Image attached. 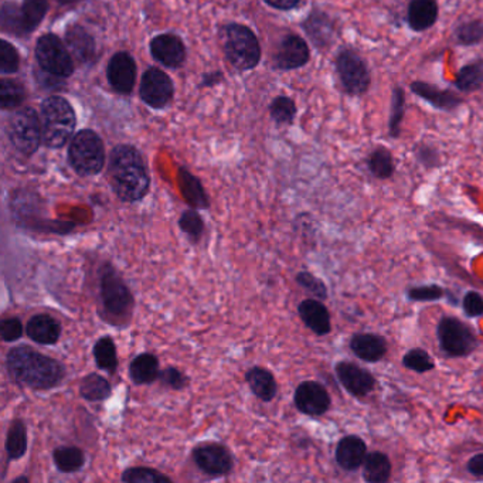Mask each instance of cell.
<instances>
[{"label":"cell","mask_w":483,"mask_h":483,"mask_svg":"<svg viewBox=\"0 0 483 483\" xmlns=\"http://www.w3.org/2000/svg\"><path fill=\"white\" fill-rule=\"evenodd\" d=\"M6 370L14 383L32 390H51L66 378V366L34 351L27 344L12 348L6 356Z\"/></svg>","instance_id":"6da1fadb"},{"label":"cell","mask_w":483,"mask_h":483,"mask_svg":"<svg viewBox=\"0 0 483 483\" xmlns=\"http://www.w3.org/2000/svg\"><path fill=\"white\" fill-rule=\"evenodd\" d=\"M108 180L114 193L123 202H140L150 192V173L145 160L133 146H116L111 152Z\"/></svg>","instance_id":"7a4b0ae2"},{"label":"cell","mask_w":483,"mask_h":483,"mask_svg":"<svg viewBox=\"0 0 483 483\" xmlns=\"http://www.w3.org/2000/svg\"><path fill=\"white\" fill-rule=\"evenodd\" d=\"M98 308L101 318L116 328L128 326L135 311L130 287L110 262H104L98 269Z\"/></svg>","instance_id":"3957f363"},{"label":"cell","mask_w":483,"mask_h":483,"mask_svg":"<svg viewBox=\"0 0 483 483\" xmlns=\"http://www.w3.org/2000/svg\"><path fill=\"white\" fill-rule=\"evenodd\" d=\"M76 113L63 96H49L41 104V130L43 142L49 148H61L76 130Z\"/></svg>","instance_id":"277c9868"},{"label":"cell","mask_w":483,"mask_h":483,"mask_svg":"<svg viewBox=\"0 0 483 483\" xmlns=\"http://www.w3.org/2000/svg\"><path fill=\"white\" fill-rule=\"evenodd\" d=\"M68 160L80 176H96L105 165V150L100 136L84 130L74 136L68 150Z\"/></svg>","instance_id":"5b68a950"},{"label":"cell","mask_w":483,"mask_h":483,"mask_svg":"<svg viewBox=\"0 0 483 483\" xmlns=\"http://www.w3.org/2000/svg\"><path fill=\"white\" fill-rule=\"evenodd\" d=\"M225 56L239 70H251L261 59V49L255 34L242 24H230L225 29Z\"/></svg>","instance_id":"8992f818"},{"label":"cell","mask_w":483,"mask_h":483,"mask_svg":"<svg viewBox=\"0 0 483 483\" xmlns=\"http://www.w3.org/2000/svg\"><path fill=\"white\" fill-rule=\"evenodd\" d=\"M437 339L441 351L450 358H467L478 348L475 331L453 316H443L438 322Z\"/></svg>","instance_id":"52a82bcc"},{"label":"cell","mask_w":483,"mask_h":483,"mask_svg":"<svg viewBox=\"0 0 483 483\" xmlns=\"http://www.w3.org/2000/svg\"><path fill=\"white\" fill-rule=\"evenodd\" d=\"M7 133L14 148L27 156L33 155L43 141L41 118L32 108H22L12 115Z\"/></svg>","instance_id":"ba28073f"},{"label":"cell","mask_w":483,"mask_h":483,"mask_svg":"<svg viewBox=\"0 0 483 483\" xmlns=\"http://www.w3.org/2000/svg\"><path fill=\"white\" fill-rule=\"evenodd\" d=\"M49 11L47 0H26L23 6L5 4L2 9V26L5 31L16 34L33 32Z\"/></svg>","instance_id":"9c48e42d"},{"label":"cell","mask_w":483,"mask_h":483,"mask_svg":"<svg viewBox=\"0 0 483 483\" xmlns=\"http://www.w3.org/2000/svg\"><path fill=\"white\" fill-rule=\"evenodd\" d=\"M36 59L44 73L54 77L71 76L74 71L73 59L66 46L54 34H46L37 41Z\"/></svg>","instance_id":"30bf717a"},{"label":"cell","mask_w":483,"mask_h":483,"mask_svg":"<svg viewBox=\"0 0 483 483\" xmlns=\"http://www.w3.org/2000/svg\"><path fill=\"white\" fill-rule=\"evenodd\" d=\"M193 462L205 475L212 478L227 477L234 469V458L223 443H200L192 451Z\"/></svg>","instance_id":"8fae6325"},{"label":"cell","mask_w":483,"mask_h":483,"mask_svg":"<svg viewBox=\"0 0 483 483\" xmlns=\"http://www.w3.org/2000/svg\"><path fill=\"white\" fill-rule=\"evenodd\" d=\"M336 70L341 77L344 90L351 96H363L370 87V71L359 54L343 50L336 59Z\"/></svg>","instance_id":"7c38bea8"},{"label":"cell","mask_w":483,"mask_h":483,"mask_svg":"<svg viewBox=\"0 0 483 483\" xmlns=\"http://www.w3.org/2000/svg\"><path fill=\"white\" fill-rule=\"evenodd\" d=\"M294 403L299 413L309 417H321L331 408L332 398L321 383L306 380L295 390Z\"/></svg>","instance_id":"4fadbf2b"},{"label":"cell","mask_w":483,"mask_h":483,"mask_svg":"<svg viewBox=\"0 0 483 483\" xmlns=\"http://www.w3.org/2000/svg\"><path fill=\"white\" fill-rule=\"evenodd\" d=\"M338 380L353 397L364 398L376 387V378L370 371L351 361H339L334 366Z\"/></svg>","instance_id":"5bb4252c"},{"label":"cell","mask_w":483,"mask_h":483,"mask_svg":"<svg viewBox=\"0 0 483 483\" xmlns=\"http://www.w3.org/2000/svg\"><path fill=\"white\" fill-rule=\"evenodd\" d=\"M173 83L159 68H150L142 77L141 98L153 108H163L172 100Z\"/></svg>","instance_id":"9a60e30c"},{"label":"cell","mask_w":483,"mask_h":483,"mask_svg":"<svg viewBox=\"0 0 483 483\" xmlns=\"http://www.w3.org/2000/svg\"><path fill=\"white\" fill-rule=\"evenodd\" d=\"M136 66L128 53H116L108 64V81L116 93L130 94L135 86Z\"/></svg>","instance_id":"2e32d148"},{"label":"cell","mask_w":483,"mask_h":483,"mask_svg":"<svg viewBox=\"0 0 483 483\" xmlns=\"http://www.w3.org/2000/svg\"><path fill=\"white\" fill-rule=\"evenodd\" d=\"M150 53L163 66L178 68L186 59V49L183 41L175 34H160L150 43Z\"/></svg>","instance_id":"e0dca14e"},{"label":"cell","mask_w":483,"mask_h":483,"mask_svg":"<svg viewBox=\"0 0 483 483\" xmlns=\"http://www.w3.org/2000/svg\"><path fill=\"white\" fill-rule=\"evenodd\" d=\"M298 314L305 326L311 329L314 334L326 336V334L331 333V314L321 299H305L299 304Z\"/></svg>","instance_id":"ac0fdd59"},{"label":"cell","mask_w":483,"mask_h":483,"mask_svg":"<svg viewBox=\"0 0 483 483\" xmlns=\"http://www.w3.org/2000/svg\"><path fill=\"white\" fill-rule=\"evenodd\" d=\"M366 457H368V445L359 435H346L342 438L334 452L339 467L348 472L363 467Z\"/></svg>","instance_id":"d6986e66"},{"label":"cell","mask_w":483,"mask_h":483,"mask_svg":"<svg viewBox=\"0 0 483 483\" xmlns=\"http://www.w3.org/2000/svg\"><path fill=\"white\" fill-rule=\"evenodd\" d=\"M61 332L63 328L60 322L49 314H34L26 324L27 338L43 346L56 344L60 341Z\"/></svg>","instance_id":"ffe728a7"},{"label":"cell","mask_w":483,"mask_h":483,"mask_svg":"<svg viewBox=\"0 0 483 483\" xmlns=\"http://www.w3.org/2000/svg\"><path fill=\"white\" fill-rule=\"evenodd\" d=\"M309 61V47L304 39L289 34L282 41L277 54V66L281 70H295Z\"/></svg>","instance_id":"44dd1931"},{"label":"cell","mask_w":483,"mask_h":483,"mask_svg":"<svg viewBox=\"0 0 483 483\" xmlns=\"http://www.w3.org/2000/svg\"><path fill=\"white\" fill-rule=\"evenodd\" d=\"M354 356L366 363H378L387 354V341L378 333H356L351 341Z\"/></svg>","instance_id":"7402d4cb"},{"label":"cell","mask_w":483,"mask_h":483,"mask_svg":"<svg viewBox=\"0 0 483 483\" xmlns=\"http://www.w3.org/2000/svg\"><path fill=\"white\" fill-rule=\"evenodd\" d=\"M245 381L259 400L271 403L277 397L278 384L275 380L274 374L269 369L261 368V366L249 369L245 373Z\"/></svg>","instance_id":"603a6c76"},{"label":"cell","mask_w":483,"mask_h":483,"mask_svg":"<svg viewBox=\"0 0 483 483\" xmlns=\"http://www.w3.org/2000/svg\"><path fill=\"white\" fill-rule=\"evenodd\" d=\"M411 91L415 96H420L423 100L430 103L431 105L435 106L438 110L451 111L455 110L460 105L462 100L457 94L452 93L450 90H441L437 87L431 86V84L421 83V81H414L411 84Z\"/></svg>","instance_id":"cb8c5ba5"},{"label":"cell","mask_w":483,"mask_h":483,"mask_svg":"<svg viewBox=\"0 0 483 483\" xmlns=\"http://www.w3.org/2000/svg\"><path fill=\"white\" fill-rule=\"evenodd\" d=\"M67 46L81 63H91L96 59V41L84 27L74 24L66 36Z\"/></svg>","instance_id":"d4e9b609"},{"label":"cell","mask_w":483,"mask_h":483,"mask_svg":"<svg viewBox=\"0 0 483 483\" xmlns=\"http://www.w3.org/2000/svg\"><path fill=\"white\" fill-rule=\"evenodd\" d=\"M437 19V0H411L408 6V24L413 31H427L435 24Z\"/></svg>","instance_id":"484cf974"},{"label":"cell","mask_w":483,"mask_h":483,"mask_svg":"<svg viewBox=\"0 0 483 483\" xmlns=\"http://www.w3.org/2000/svg\"><path fill=\"white\" fill-rule=\"evenodd\" d=\"M179 186L183 197H185L186 202L192 205L193 209H209V196L205 193V187H203L200 180L196 176H193L189 170H186L185 168H180L179 169Z\"/></svg>","instance_id":"4316f807"},{"label":"cell","mask_w":483,"mask_h":483,"mask_svg":"<svg viewBox=\"0 0 483 483\" xmlns=\"http://www.w3.org/2000/svg\"><path fill=\"white\" fill-rule=\"evenodd\" d=\"M159 373V360L152 353L138 354L130 366V378L136 386L155 383Z\"/></svg>","instance_id":"83f0119b"},{"label":"cell","mask_w":483,"mask_h":483,"mask_svg":"<svg viewBox=\"0 0 483 483\" xmlns=\"http://www.w3.org/2000/svg\"><path fill=\"white\" fill-rule=\"evenodd\" d=\"M390 458L383 452H370L363 462V479L368 483H386L391 477Z\"/></svg>","instance_id":"f1b7e54d"},{"label":"cell","mask_w":483,"mask_h":483,"mask_svg":"<svg viewBox=\"0 0 483 483\" xmlns=\"http://www.w3.org/2000/svg\"><path fill=\"white\" fill-rule=\"evenodd\" d=\"M27 427L26 423L21 418L12 421L11 427L7 430L6 442H5V450H6L7 460H17L23 458L27 452Z\"/></svg>","instance_id":"f546056e"},{"label":"cell","mask_w":483,"mask_h":483,"mask_svg":"<svg viewBox=\"0 0 483 483\" xmlns=\"http://www.w3.org/2000/svg\"><path fill=\"white\" fill-rule=\"evenodd\" d=\"M78 393L84 400L98 403V401H105L106 398L111 397L113 387H111L110 381L103 378L101 374L91 373L80 381Z\"/></svg>","instance_id":"4dcf8cb0"},{"label":"cell","mask_w":483,"mask_h":483,"mask_svg":"<svg viewBox=\"0 0 483 483\" xmlns=\"http://www.w3.org/2000/svg\"><path fill=\"white\" fill-rule=\"evenodd\" d=\"M93 354L96 368L106 373H116L120 361H118V351H116V344L113 338L104 336L98 339L94 344Z\"/></svg>","instance_id":"1f68e13d"},{"label":"cell","mask_w":483,"mask_h":483,"mask_svg":"<svg viewBox=\"0 0 483 483\" xmlns=\"http://www.w3.org/2000/svg\"><path fill=\"white\" fill-rule=\"evenodd\" d=\"M54 465L63 473H76L86 465V453L78 447H59L53 452Z\"/></svg>","instance_id":"d6a6232c"},{"label":"cell","mask_w":483,"mask_h":483,"mask_svg":"<svg viewBox=\"0 0 483 483\" xmlns=\"http://www.w3.org/2000/svg\"><path fill=\"white\" fill-rule=\"evenodd\" d=\"M368 166L371 175L381 180L390 179L396 172L393 155L383 146L371 152V155L369 156Z\"/></svg>","instance_id":"836d02e7"},{"label":"cell","mask_w":483,"mask_h":483,"mask_svg":"<svg viewBox=\"0 0 483 483\" xmlns=\"http://www.w3.org/2000/svg\"><path fill=\"white\" fill-rule=\"evenodd\" d=\"M455 86L463 93L478 90L483 86V61L467 64L458 73Z\"/></svg>","instance_id":"e575fe53"},{"label":"cell","mask_w":483,"mask_h":483,"mask_svg":"<svg viewBox=\"0 0 483 483\" xmlns=\"http://www.w3.org/2000/svg\"><path fill=\"white\" fill-rule=\"evenodd\" d=\"M179 229L189 237L190 242H199L205 234V220L196 209L186 210L179 219Z\"/></svg>","instance_id":"d590c367"},{"label":"cell","mask_w":483,"mask_h":483,"mask_svg":"<svg viewBox=\"0 0 483 483\" xmlns=\"http://www.w3.org/2000/svg\"><path fill=\"white\" fill-rule=\"evenodd\" d=\"M305 31L308 32L314 43L324 44L331 39L333 26L324 14H312L308 22H305Z\"/></svg>","instance_id":"8d00e7d4"},{"label":"cell","mask_w":483,"mask_h":483,"mask_svg":"<svg viewBox=\"0 0 483 483\" xmlns=\"http://www.w3.org/2000/svg\"><path fill=\"white\" fill-rule=\"evenodd\" d=\"M121 480L126 483H160L172 482L170 477L152 468L135 467L123 470Z\"/></svg>","instance_id":"74e56055"},{"label":"cell","mask_w":483,"mask_h":483,"mask_svg":"<svg viewBox=\"0 0 483 483\" xmlns=\"http://www.w3.org/2000/svg\"><path fill=\"white\" fill-rule=\"evenodd\" d=\"M24 100V88L17 80H2L0 84V101L4 110H12L21 105Z\"/></svg>","instance_id":"f35d334b"},{"label":"cell","mask_w":483,"mask_h":483,"mask_svg":"<svg viewBox=\"0 0 483 483\" xmlns=\"http://www.w3.org/2000/svg\"><path fill=\"white\" fill-rule=\"evenodd\" d=\"M403 366L408 370L420 374L428 373L435 369L433 358L424 349H413V351L404 354Z\"/></svg>","instance_id":"ab89813d"},{"label":"cell","mask_w":483,"mask_h":483,"mask_svg":"<svg viewBox=\"0 0 483 483\" xmlns=\"http://www.w3.org/2000/svg\"><path fill=\"white\" fill-rule=\"evenodd\" d=\"M295 281L305 291L314 296V298L321 299V301H326L328 299V287L318 277H314V274L308 271H301L295 277Z\"/></svg>","instance_id":"60d3db41"},{"label":"cell","mask_w":483,"mask_h":483,"mask_svg":"<svg viewBox=\"0 0 483 483\" xmlns=\"http://www.w3.org/2000/svg\"><path fill=\"white\" fill-rule=\"evenodd\" d=\"M404 111H406V94L403 88H394L393 96H391V114H390V135L393 138L400 136L401 121L404 118Z\"/></svg>","instance_id":"b9f144b4"},{"label":"cell","mask_w":483,"mask_h":483,"mask_svg":"<svg viewBox=\"0 0 483 483\" xmlns=\"http://www.w3.org/2000/svg\"><path fill=\"white\" fill-rule=\"evenodd\" d=\"M296 114V106L288 96H278L271 104V115L277 123H291Z\"/></svg>","instance_id":"7bdbcfd3"},{"label":"cell","mask_w":483,"mask_h":483,"mask_svg":"<svg viewBox=\"0 0 483 483\" xmlns=\"http://www.w3.org/2000/svg\"><path fill=\"white\" fill-rule=\"evenodd\" d=\"M407 296L413 302H433L440 301L445 296V289L440 285H421V287H411L407 291Z\"/></svg>","instance_id":"ee69618b"},{"label":"cell","mask_w":483,"mask_h":483,"mask_svg":"<svg viewBox=\"0 0 483 483\" xmlns=\"http://www.w3.org/2000/svg\"><path fill=\"white\" fill-rule=\"evenodd\" d=\"M455 37H457L458 43L463 46L479 43L483 39L482 22L473 21L460 24L455 32Z\"/></svg>","instance_id":"f6af8a7d"},{"label":"cell","mask_w":483,"mask_h":483,"mask_svg":"<svg viewBox=\"0 0 483 483\" xmlns=\"http://www.w3.org/2000/svg\"><path fill=\"white\" fill-rule=\"evenodd\" d=\"M159 381L168 388H172L175 391L185 390L189 386L190 380L186 376L185 371L175 366H168V368L160 370Z\"/></svg>","instance_id":"bcb514c9"},{"label":"cell","mask_w":483,"mask_h":483,"mask_svg":"<svg viewBox=\"0 0 483 483\" xmlns=\"http://www.w3.org/2000/svg\"><path fill=\"white\" fill-rule=\"evenodd\" d=\"M19 54L16 49L6 41H2V49H0V70L4 74H12L19 68Z\"/></svg>","instance_id":"7dc6e473"},{"label":"cell","mask_w":483,"mask_h":483,"mask_svg":"<svg viewBox=\"0 0 483 483\" xmlns=\"http://www.w3.org/2000/svg\"><path fill=\"white\" fill-rule=\"evenodd\" d=\"M0 333L4 342H16L23 336V324L16 316L4 319L0 322Z\"/></svg>","instance_id":"c3c4849f"},{"label":"cell","mask_w":483,"mask_h":483,"mask_svg":"<svg viewBox=\"0 0 483 483\" xmlns=\"http://www.w3.org/2000/svg\"><path fill=\"white\" fill-rule=\"evenodd\" d=\"M463 312L467 314L469 318H479L483 316V296L478 294L477 291H469L462 301Z\"/></svg>","instance_id":"681fc988"},{"label":"cell","mask_w":483,"mask_h":483,"mask_svg":"<svg viewBox=\"0 0 483 483\" xmlns=\"http://www.w3.org/2000/svg\"><path fill=\"white\" fill-rule=\"evenodd\" d=\"M418 160L423 163L424 166L427 168H435L438 165V153L435 150H431V148H423V150H418Z\"/></svg>","instance_id":"f907efd6"},{"label":"cell","mask_w":483,"mask_h":483,"mask_svg":"<svg viewBox=\"0 0 483 483\" xmlns=\"http://www.w3.org/2000/svg\"><path fill=\"white\" fill-rule=\"evenodd\" d=\"M467 469L473 477L483 478V452L473 455L468 460Z\"/></svg>","instance_id":"816d5d0a"},{"label":"cell","mask_w":483,"mask_h":483,"mask_svg":"<svg viewBox=\"0 0 483 483\" xmlns=\"http://www.w3.org/2000/svg\"><path fill=\"white\" fill-rule=\"evenodd\" d=\"M269 6L279 9V11H289L298 5L299 0H265Z\"/></svg>","instance_id":"f5cc1de1"},{"label":"cell","mask_w":483,"mask_h":483,"mask_svg":"<svg viewBox=\"0 0 483 483\" xmlns=\"http://www.w3.org/2000/svg\"><path fill=\"white\" fill-rule=\"evenodd\" d=\"M17 482L29 483V479H27L26 477H19V478H16V479L12 480V483H17Z\"/></svg>","instance_id":"db71d44e"},{"label":"cell","mask_w":483,"mask_h":483,"mask_svg":"<svg viewBox=\"0 0 483 483\" xmlns=\"http://www.w3.org/2000/svg\"><path fill=\"white\" fill-rule=\"evenodd\" d=\"M57 2H60L61 5H68L76 4V2H78V0H57Z\"/></svg>","instance_id":"11a10c76"}]
</instances>
